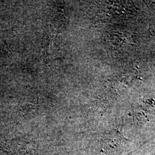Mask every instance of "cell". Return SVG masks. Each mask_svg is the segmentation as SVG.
Instances as JSON below:
<instances>
[{
    "instance_id": "1",
    "label": "cell",
    "mask_w": 155,
    "mask_h": 155,
    "mask_svg": "<svg viewBox=\"0 0 155 155\" xmlns=\"http://www.w3.org/2000/svg\"><path fill=\"white\" fill-rule=\"evenodd\" d=\"M126 155H155V137Z\"/></svg>"
}]
</instances>
